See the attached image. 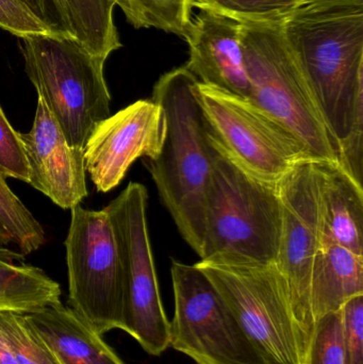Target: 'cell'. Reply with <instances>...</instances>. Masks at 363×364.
<instances>
[{
	"instance_id": "d4e9b609",
	"label": "cell",
	"mask_w": 363,
	"mask_h": 364,
	"mask_svg": "<svg viewBox=\"0 0 363 364\" xmlns=\"http://www.w3.org/2000/svg\"><path fill=\"white\" fill-rule=\"evenodd\" d=\"M27 8L49 33L76 38L74 18L68 0H17Z\"/></svg>"
},
{
	"instance_id": "30bf717a",
	"label": "cell",
	"mask_w": 363,
	"mask_h": 364,
	"mask_svg": "<svg viewBox=\"0 0 363 364\" xmlns=\"http://www.w3.org/2000/svg\"><path fill=\"white\" fill-rule=\"evenodd\" d=\"M281 228L276 265L289 296L298 350L304 364L315 328L311 309L310 279L321 245L319 161L305 160L277 182Z\"/></svg>"
},
{
	"instance_id": "83f0119b",
	"label": "cell",
	"mask_w": 363,
	"mask_h": 364,
	"mask_svg": "<svg viewBox=\"0 0 363 364\" xmlns=\"http://www.w3.org/2000/svg\"><path fill=\"white\" fill-rule=\"evenodd\" d=\"M0 28L19 38L50 34L47 28L17 0H0Z\"/></svg>"
},
{
	"instance_id": "f1b7e54d",
	"label": "cell",
	"mask_w": 363,
	"mask_h": 364,
	"mask_svg": "<svg viewBox=\"0 0 363 364\" xmlns=\"http://www.w3.org/2000/svg\"><path fill=\"white\" fill-rule=\"evenodd\" d=\"M298 10L322 14L363 13V0H304Z\"/></svg>"
},
{
	"instance_id": "484cf974",
	"label": "cell",
	"mask_w": 363,
	"mask_h": 364,
	"mask_svg": "<svg viewBox=\"0 0 363 364\" xmlns=\"http://www.w3.org/2000/svg\"><path fill=\"white\" fill-rule=\"evenodd\" d=\"M0 173L6 178L28 183L27 164L18 132L14 130L0 107Z\"/></svg>"
},
{
	"instance_id": "6da1fadb",
	"label": "cell",
	"mask_w": 363,
	"mask_h": 364,
	"mask_svg": "<svg viewBox=\"0 0 363 364\" xmlns=\"http://www.w3.org/2000/svg\"><path fill=\"white\" fill-rule=\"evenodd\" d=\"M283 30L340 146V166L362 184L363 13L296 10Z\"/></svg>"
},
{
	"instance_id": "44dd1931",
	"label": "cell",
	"mask_w": 363,
	"mask_h": 364,
	"mask_svg": "<svg viewBox=\"0 0 363 364\" xmlns=\"http://www.w3.org/2000/svg\"><path fill=\"white\" fill-rule=\"evenodd\" d=\"M192 8L210 11L240 23H277L289 18L304 0H190Z\"/></svg>"
},
{
	"instance_id": "9c48e42d",
	"label": "cell",
	"mask_w": 363,
	"mask_h": 364,
	"mask_svg": "<svg viewBox=\"0 0 363 364\" xmlns=\"http://www.w3.org/2000/svg\"><path fill=\"white\" fill-rule=\"evenodd\" d=\"M65 240L72 309L99 335L123 328L124 272L117 237L104 209L72 210Z\"/></svg>"
},
{
	"instance_id": "7c38bea8",
	"label": "cell",
	"mask_w": 363,
	"mask_h": 364,
	"mask_svg": "<svg viewBox=\"0 0 363 364\" xmlns=\"http://www.w3.org/2000/svg\"><path fill=\"white\" fill-rule=\"evenodd\" d=\"M166 117L151 100H138L96 125L83 149L85 172L98 192L117 188L139 158L151 159L161 149Z\"/></svg>"
},
{
	"instance_id": "8992f818",
	"label": "cell",
	"mask_w": 363,
	"mask_h": 364,
	"mask_svg": "<svg viewBox=\"0 0 363 364\" xmlns=\"http://www.w3.org/2000/svg\"><path fill=\"white\" fill-rule=\"evenodd\" d=\"M209 278L266 364H303L287 287L276 265L237 256L196 263Z\"/></svg>"
},
{
	"instance_id": "277c9868",
	"label": "cell",
	"mask_w": 363,
	"mask_h": 364,
	"mask_svg": "<svg viewBox=\"0 0 363 364\" xmlns=\"http://www.w3.org/2000/svg\"><path fill=\"white\" fill-rule=\"evenodd\" d=\"M210 140L212 168L205 198L200 259L237 256L275 264L281 228L277 183L246 172Z\"/></svg>"
},
{
	"instance_id": "ac0fdd59",
	"label": "cell",
	"mask_w": 363,
	"mask_h": 364,
	"mask_svg": "<svg viewBox=\"0 0 363 364\" xmlns=\"http://www.w3.org/2000/svg\"><path fill=\"white\" fill-rule=\"evenodd\" d=\"M25 256L0 247V312L28 314L61 303V287Z\"/></svg>"
},
{
	"instance_id": "7a4b0ae2",
	"label": "cell",
	"mask_w": 363,
	"mask_h": 364,
	"mask_svg": "<svg viewBox=\"0 0 363 364\" xmlns=\"http://www.w3.org/2000/svg\"><path fill=\"white\" fill-rule=\"evenodd\" d=\"M197 82L183 66L156 83L151 100L163 110L166 132L159 153L144 164L179 233L200 258L213 145L196 96Z\"/></svg>"
},
{
	"instance_id": "ba28073f",
	"label": "cell",
	"mask_w": 363,
	"mask_h": 364,
	"mask_svg": "<svg viewBox=\"0 0 363 364\" xmlns=\"http://www.w3.org/2000/svg\"><path fill=\"white\" fill-rule=\"evenodd\" d=\"M196 96L210 138L254 176L277 183L296 164L313 160L289 130L247 98L200 82Z\"/></svg>"
},
{
	"instance_id": "cb8c5ba5",
	"label": "cell",
	"mask_w": 363,
	"mask_h": 364,
	"mask_svg": "<svg viewBox=\"0 0 363 364\" xmlns=\"http://www.w3.org/2000/svg\"><path fill=\"white\" fill-rule=\"evenodd\" d=\"M304 364H345L341 310L317 321Z\"/></svg>"
},
{
	"instance_id": "f546056e",
	"label": "cell",
	"mask_w": 363,
	"mask_h": 364,
	"mask_svg": "<svg viewBox=\"0 0 363 364\" xmlns=\"http://www.w3.org/2000/svg\"><path fill=\"white\" fill-rule=\"evenodd\" d=\"M0 364H18L12 346L0 329Z\"/></svg>"
},
{
	"instance_id": "3957f363",
	"label": "cell",
	"mask_w": 363,
	"mask_h": 364,
	"mask_svg": "<svg viewBox=\"0 0 363 364\" xmlns=\"http://www.w3.org/2000/svg\"><path fill=\"white\" fill-rule=\"evenodd\" d=\"M283 23H241L249 100L289 130L311 159L340 164V146L288 45Z\"/></svg>"
},
{
	"instance_id": "4fadbf2b",
	"label": "cell",
	"mask_w": 363,
	"mask_h": 364,
	"mask_svg": "<svg viewBox=\"0 0 363 364\" xmlns=\"http://www.w3.org/2000/svg\"><path fill=\"white\" fill-rule=\"evenodd\" d=\"M28 183L62 209L72 210L87 196L83 149L68 144L45 102L38 98L33 125L18 132Z\"/></svg>"
},
{
	"instance_id": "9a60e30c",
	"label": "cell",
	"mask_w": 363,
	"mask_h": 364,
	"mask_svg": "<svg viewBox=\"0 0 363 364\" xmlns=\"http://www.w3.org/2000/svg\"><path fill=\"white\" fill-rule=\"evenodd\" d=\"M322 244L363 256V188L340 164L319 162Z\"/></svg>"
},
{
	"instance_id": "d6986e66",
	"label": "cell",
	"mask_w": 363,
	"mask_h": 364,
	"mask_svg": "<svg viewBox=\"0 0 363 364\" xmlns=\"http://www.w3.org/2000/svg\"><path fill=\"white\" fill-rule=\"evenodd\" d=\"M6 179L0 173V247L12 246L26 257L44 245L46 235L42 225L12 192Z\"/></svg>"
},
{
	"instance_id": "7402d4cb",
	"label": "cell",
	"mask_w": 363,
	"mask_h": 364,
	"mask_svg": "<svg viewBox=\"0 0 363 364\" xmlns=\"http://www.w3.org/2000/svg\"><path fill=\"white\" fill-rule=\"evenodd\" d=\"M0 329L12 346L18 364H61L23 314L0 312Z\"/></svg>"
},
{
	"instance_id": "8fae6325",
	"label": "cell",
	"mask_w": 363,
	"mask_h": 364,
	"mask_svg": "<svg viewBox=\"0 0 363 364\" xmlns=\"http://www.w3.org/2000/svg\"><path fill=\"white\" fill-rule=\"evenodd\" d=\"M170 346L197 364H266L204 272L173 260Z\"/></svg>"
},
{
	"instance_id": "e0dca14e",
	"label": "cell",
	"mask_w": 363,
	"mask_h": 364,
	"mask_svg": "<svg viewBox=\"0 0 363 364\" xmlns=\"http://www.w3.org/2000/svg\"><path fill=\"white\" fill-rule=\"evenodd\" d=\"M363 295V256L336 244H322L313 263L311 309L315 323Z\"/></svg>"
},
{
	"instance_id": "4316f807",
	"label": "cell",
	"mask_w": 363,
	"mask_h": 364,
	"mask_svg": "<svg viewBox=\"0 0 363 364\" xmlns=\"http://www.w3.org/2000/svg\"><path fill=\"white\" fill-rule=\"evenodd\" d=\"M341 314L345 364H363V295L347 301Z\"/></svg>"
},
{
	"instance_id": "5b68a950",
	"label": "cell",
	"mask_w": 363,
	"mask_h": 364,
	"mask_svg": "<svg viewBox=\"0 0 363 364\" xmlns=\"http://www.w3.org/2000/svg\"><path fill=\"white\" fill-rule=\"evenodd\" d=\"M25 68L68 144L85 149L97 124L110 117L106 60L72 38L38 34L21 38Z\"/></svg>"
},
{
	"instance_id": "603a6c76",
	"label": "cell",
	"mask_w": 363,
	"mask_h": 364,
	"mask_svg": "<svg viewBox=\"0 0 363 364\" xmlns=\"http://www.w3.org/2000/svg\"><path fill=\"white\" fill-rule=\"evenodd\" d=\"M85 23L81 44L93 55L108 59L121 48L119 31L114 25V0H85Z\"/></svg>"
},
{
	"instance_id": "52a82bcc",
	"label": "cell",
	"mask_w": 363,
	"mask_h": 364,
	"mask_svg": "<svg viewBox=\"0 0 363 364\" xmlns=\"http://www.w3.org/2000/svg\"><path fill=\"white\" fill-rule=\"evenodd\" d=\"M146 188L130 182L104 211L117 237L124 272V323L143 350L160 356L170 346V322L160 297L147 224Z\"/></svg>"
},
{
	"instance_id": "5bb4252c",
	"label": "cell",
	"mask_w": 363,
	"mask_h": 364,
	"mask_svg": "<svg viewBox=\"0 0 363 364\" xmlns=\"http://www.w3.org/2000/svg\"><path fill=\"white\" fill-rule=\"evenodd\" d=\"M190 58L185 68L198 82L213 85L249 100L251 94L241 44V23L200 10L191 19L185 38Z\"/></svg>"
},
{
	"instance_id": "2e32d148",
	"label": "cell",
	"mask_w": 363,
	"mask_h": 364,
	"mask_svg": "<svg viewBox=\"0 0 363 364\" xmlns=\"http://www.w3.org/2000/svg\"><path fill=\"white\" fill-rule=\"evenodd\" d=\"M23 314L61 364H125L102 335L62 303Z\"/></svg>"
},
{
	"instance_id": "ffe728a7",
	"label": "cell",
	"mask_w": 363,
	"mask_h": 364,
	"mask_svg": "<svg viewBox=\"0 0 363 364\" xmlns=\"http://www.w3.org/2000/svg\"><path fill=\"white\" fill-rule=\"evenodd\" d=\"M136 29L162 30L185 38L191 23L190 0H114Z\"/></svg>"
}]
</instances>
